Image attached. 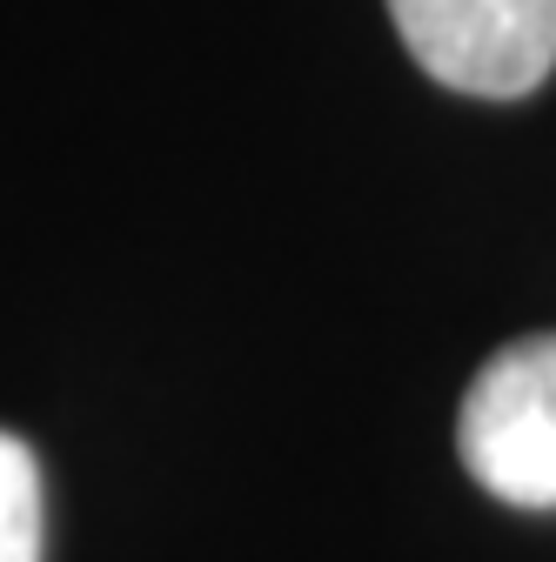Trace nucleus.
I'll use <instances>...</instances> for the list:
<instances>
[{
  "label": "nucleus",
  "mask_w": 556,
  "mask_h": 562,
  "mask_svg": "<svg viewBox=\"0 0 556 562\" xmlns=\"http://www.w3.org/2000/svg\"><path fill=\"white\" fill-rule=\"evenodd\" d=\"M456 449L497 503L556 509V335H523L476 369Z\"/></svg>",
  "instance_id": "f257e3e1"
},
{
  "label": "nucleus",
  "mask_w": 556,
  "mask_h": 562,
  "mask_svg": "<svg viewBox=\"0 0 556 562\" xmlns=\"http://www.w3.org/2000/svg\"><path fill=\"white\" fill-rule=\"evenodd\" d=\"M409 60L482 101L536 94L556 67V0H389Z\"/></svg>",
  "instance_id": "f03ea898"
},
{
  "label": "nucleus",
  "mask_w": 556,
  "mask_h": 562,
  "mask_svg": "<svg viewBox=\"0 0 556 562\" xmlns=\"http://www.w3.org/2000/svg\"><path fill=\"white\" fill-rule=\"evenodd\" d=\"M0 562H41V469L14 436H0Z\"/></svg>",
  "instance_id": "7ed1b4c3"
}]
</instances>
